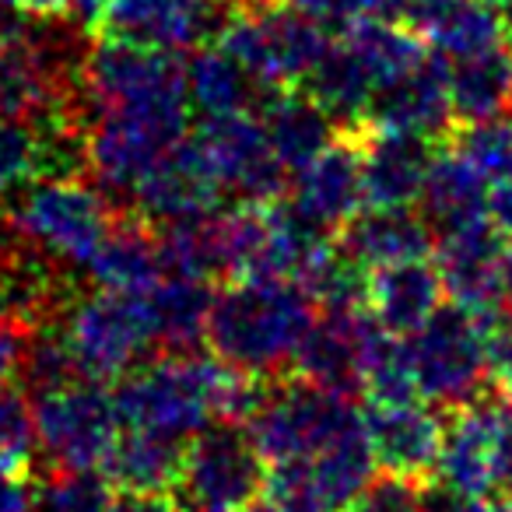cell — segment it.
Returning a JSON list of instances; mask_svg holds the SVG:
<instances>
[{
	"mask_svg": "<svg viewBox=\"0 0 512 512\" xmlns=\"http://www.w3.org/2000/svg\"><path fill=\"white\" fill-rule=\"evenodd\" d=\"M453 141L484 176L495 179L512 176V116H498L488 123H470V127H456Z\"/></svg>",
	"mask_w": 512,
	"mask_h": 512,
	"instance_id": "obj_37",
	"label": "cell"
},
{
	"mask_svg": "<svg viewBox=\"0 0 512 512\" xmlns=\"http://www.w3.org/2000/svg\"><path fill=\"white\" fill-rule=\"evenodd\" d=\"M256 116H260L267 137H271V148L278 151L281 165L288 172H299L316 155H323L341 134L327 109L302 85L271 88L264 102L256 106Z\"/></svg>",
	"mask_w": 512,
	"mask_h": 512,
	"instance_id": "obj_22",
	"label": "cell"
},
{
	"mask_svg": "<svg viewBox=\"0 0 512 512\" xmlns=\"http://www.w3.org/2000/svg\"><path fill=\"white\" fill-rule=\"evenodd\" d=\"M362 393L372 404H400V400L418 397L411 355H407V344H400V337L379 330V337L369 348V358H365Z\"/></svg>",
	"mask_w": 512,
	"mask_h": 512,
	"instance_id": "obj_35",
	"label": "cell"
},
{
	"mask_svg": "<svg viewBox=\"0 0 512 512\" xmlns=\"http://www.w3.org/2000/svg\"><path fill=\"white\" fill-rule=\"evenodd\" d=\"M435 253H439L435 267L442 274V288L453 299V306L484 316V320L491 313H498V306L505 299V256H509V246H505V235L498 232L488 214L442 232Z\"/></svg>",
	"mask_w": 512,
	"mask_h": 512,
	"instance_id": "obj_14",
	"label": "cell"
},
{
	"mask_svg": "<svg viewBox=\"0 0 512 512\" xmlns=\"http://www.w3.org/2000/svg\"><path fill=\"white\" fill-rule=\"evenodd\" d=\"M214 358H197L193 351H169L162 358L137 365L116 383V411L123 428L158 432L172 439H193L214 425Z\"/></svg>",
	"mask_w": 512,
	"mask_h": 512,
	"instance_id": "obj_2",
	"label": "cell"
},
{
	"mask_svg": "<svg viewBox=\"0 0 512 512\" xmlns=\"http://www.w3.org/2000/svg\"><path fill=\"white\" fill-rule=\"evenodd\" d=\"M288 204L330 235H337L348 221H355L365 204L362 141H358V134H337V141L323 155L302 165L295 172Z\"/></svg>",
	"mask_w": 512,
	"mask_h": 512,
	"instance_id": "obj_17",
	"label": "cell"
},
{
	"mask_svg": "<svg viewBox=\"0 0 512 512\" xmlns=\"http://www.w3.org/2000/svg\"><path fill=\"white\" fill-rule=\"evenodd\" d=\"M306 88L316 102L330 113V120L337 123L341 134H355L365 130L369 120V106H372V88L369 74L358 67V60L351 57L348 46H330L327 57L316 64V71L306 78Z\"/></svg>",
	"mask_w": 512,
	"mask_h": 512,
	"instance_id": "obj_31",
	"label": "cell"
},
{
	"mask_svg": "<svg viewBox=\"0 0 512 512\" xmlns=\"http://www.w3.org/2000/svg\"><path fill=\"white\" fill-rule=\"evenodd\" d=\"M214 46H221L264 88H292L306 85L334 43L323 25L295 11L288 0H267L256 8L235 4Z\"/></svg>",
	"mask_w": 512,
	"mask_h": 512,
	"instance_id": "obj_3",
	"label": "cell"
},
{
	"mask_svg": "<svg viewBox=\"0 0 512 512\" xmlns=\"http://www.w3.org/2000/svg\"><path fill=\"white\" fill-rule=\"evenodd\" d=\"M64 334L78 358L81 376L95 383H113V379L120 383L158 348V327L148 292L102 288L78 302Z\"/></svg>",
	"mask_w": 512,
	"mask_h": 512,
	"instance_id": "obj_6",
	"label": "cell"
},
{
	"mask_svg": "<svg viewBox=\"0 0 512 512\" xmlns=\"http://www.w3.org/2000/svg\"><path fill=\"white\" fill-rule=\"evenodd\" d=\"M221 197H225V183L214 172L207 151L200 148L197 137L193 141L183 137L144 172V179L130 193V204L151 225H165V221L221 211Z\"/></svg>",
	"mask_w": 512,
	"mask_h": 512,
	"instance_id": "obj_15",
	"label": "cell"
},
{
	"mask_svg": "<svg viewBox=\"0 0 512 512\" xmlns=\"http://www.w3.org/2000/svg\"><path fill=\"white\" fill-rule=\"evenodd\" d=\"M186 442L190 439L127 428L109 449L102 477L116 491H130V495H172L183 481Z\"/></svg>",
	"mask_w": 512,
	"mask_h": 512,
	"instance_id": "obj_26",
	"label": "cell"
},
{
	"mask_svg": "<svg viewBox=\"0 0 512 512\" xmlns=\"http://www.w3.org/2000/svg\"><path fill=\"white\" fill-rule=\"evenodd\" d=\"M418 397L442 407H460L484 393V316L446 306L407 341Z\"/></svg>",
	"mask_w": 512,
	"mask_h": 512,
	"instance_id": "obj_10",
	"label": "cell"
},
{
	"mask_svg": "<svg viewBox=\"0 0 512 512\" xmlns=\"http://www.w3.org/2000/svg\"><path fill=\"white\" fill-rule=\"evenodd\" d=\"M36 512H116V488L102 470H57L36 491Z\"/></svg>",
	"mask_w": 512,
	"mask_h": 512,
	"instance_id": "obj_36",
	"label": "cell"
},
{
	"mask_svg": "<svg viewBox=\"0 0 512 512\" xmlns=\"http://www.w3.org/2000/svg\"><path fill=\"white\" fill-rule=\"evenodd\" d=\"M264 463L246 425L214 421L186 442L179 495L207 512H256L267 481Z\"/></svg>",
	"mask_w": 512,
	"mask_h": 512,
	"instance_id": "obj_8",
	"label": "cell"
},
{
	"mask_svg": "<svg viewBox=\"0 0 512 512\" xmlns=\"http://www.w3.org/2000/svg\"><path fill=\"white\" fill-rule=\"evenodd\" d=\"M512 460V404L505 393H477L453 407L442 432L435 477L463 498H488L502 488Z\"/></svg>",
	"mask_w": 512,
	"mask_h": 512,
	"instance_id": "obj_7",
	"label": "cell"
},
{
	"mask_svg": "<svg viewBox=\"0 0 512 512\" xmlns=\"http://www.w3.org/2000/svg\"><path fill=\"white\" fill-rule=\"evenodd\" d=\"M365 15L386 18V22H407L411 18L414 0H362Z\"/></svg>",
	"mask_w": 512,
	"mask_h": 512,
	"instance_id": "obj_45",
	"label": "cell"
},
{
	"mask_svg": "<svg viewBox=\"0 0 512 512\" xmlns=\"http://www.w3.org/2000/svg\"><path fill=\"white\" fill-rule=\"evenodd\" d=\"M344 46L358 60V67L369 74L376 92L400 81L404 74H411L414 67H421L432 57L428 43L414 29H407L404 22H386V18L372 15H362L344 32Z\"/></svg>",
	"mask_w": 512,
	"mask_h": 512,
	"instance_id": "obj_29",
	"label": "cell"
},
{
	"mask_svg": "<svg viewBox=\"0 0 512 512\" xmlns=\"http://www.w3.org/2000/svg\"><path fill=\"white\" fill-rule=\"evenodd\" d=\"M36 435L57 470H102L120 439L116 397L95 379H78L36 397Z\"/></svg>",
	"mask_w": 512,
	"mask_h": 512,
	"instance_id": "obj_9",
	"label": "cell"
},
{
	"mask_svg": "<svg viewBox=\"0 0 512 512\" xmlns=\"http://www.w3.org/2000/svg\"><path fill=\"white\" fill-rule=\"evenodd\" d=\"M183 512H207V509H197V505H186Z\"/></svg>",
	"mask_w": 512,
	"mask_h": 512,
	"instance_id": "obj_51",
	"label": "cell"
},
{
	"mask_svg": "<svg viewBox=\"0 0 512 512\" xmlns=\"http://www.w3.org/2000/svg\"><path fill=\"white\" fill-rule=\"evenodd\" d=\"M481 4H488V8L498 11V15L512 18V0H481Z\"/></svg>",
	"mask_w": 512,
	"mask_h": 512,
	"instance_id": "obj_47",
	"label": "cell"
},
{
	"mask_svg": "<svg viewBox=\"0 0 512 512\" xmlns=\"http://www.w3.org/2000/svg\"><path fill=\"white\" fill-rule=\"evenodd\" d=\"M365 130H390V134H418L432 137V141H446V134H453L449 67L432 53L411 74L379 88L372 95Z\"/></svg>",
	"mask_w": 512,
	"mask_h": 512,
	"instance_id": "obj_19",
	"label": "cell"
},
{
	"mask_svg": "<svg viewBox=\"0 0 512 512\" xmlns=\"http://www.w3.org/2000/svg\"><path fill=\"white\" fill-rule=\"evenodd\" d=\"M88 271H92L99 288L151 292L165 278L162 249H158V225H151L137 211H123L113 221L106 239H102L99 253L92 256Z\"/></svg>",
	"mask_w": 512,
	"mask_h": 512,
	"instance_id": "obj_25",
	"label": "cell"
},
{
	"mask_svg": "<svg viewBox=\"0 0 512 512\" xmlns=\"http://www.w3.org/2000/svg\"><path fill=\"white\" fill-rule=\"evenodd\" d=\"M36 411L11 386L0 390V481H29L36 463Z\"/></svg>",
	"mask_w": 512,
	"mask_h": 512,
	"instance_id": "obj_34",
	"label": "cell"
},
{
	"mask_svg": "<svg viewBox=\"0 0 512 512\" xmlns=\"http://www.w3.org/2000/svg\"><path fill=\"white\" fill-rule=\"evenodd\" d=\"M15 221L36 246H43L57 260L88 267L113 228L116 214L106 193L88 186L81 176H57L32 186Z\"/></svg>",
	"mask_w": 512,
	"mask_h": 512,
	"instance_id": "obj_11",
	"label": "cell"
},
{
	"mask_svg": "<svg viewBox=\"0 0 512 512\" xmlns=\"http://www.w3.org/2000/svg\"><path fill=\"white\" fill-rule=\"evenodd\" d=\"M186 92H190V106L207 120V116L256 113L271 88L260 85L221 46H200L186 60Z\"/></svg>",
	"mask_w": 512,
	"mask_h": 512,
	"instance_id": "obj_28",
	"label": "cell"
},
{
	"mask_svg": "<svg viewBox=\"0 0 512 512\" xmlns=\"http://www.w3.org/2000/svg\"><path fill=\"white\" fill-rule=\"evenodd\" d=\"M288 4L327 32H348L365 15L362 0H288Z\"/></svg>",
	"mask_w": 512,
	"mask_h": 512,
	"instance_id": "obj_41",
	"label": "cell"
},
{
	"mask_svg": "<svg viewBox=\"0 0 512 512\" xmlns=\"http://www.w3.org/2000/svg\"><path fill=\"white\" fill-rule=\"evenodd\" d=\"M379 323L369 309L358 313H320L309 334L302 337L292 358V376L316 383L334 393H362V372L372 341L379 337Z\"/></svg>",
	"mask_w": 512,
	"mask_h": 512,
	"instance_id": "obj_16",
	"label": "cell"
},
{
	"mask_svg": "<svg viewBox=\"0 0 512 512\" xmlns=\"http://www.w3.org/2000/svg\"><path fill=\"white\" fill-rule=\"evenodd\" d=\"M232 0H109L95 36L162 53H193L225 25Z\"/></svg>",
	"mask_w": 512,
	"mask_h": 512,
	"instance_id": "obj_12",
	"label": "cell"
},
{
	"mask_svg": "<svg viewBox=\"0 0 512 512\" xmlns=\"http://www.w3.org/2000/svg\"><path fill=\"white\" fill-rule=\"evenodd\" d=\"M442 274L428 260L379 267L369 281V313L393 337H411L442 309Z\"/></svg>",
	"mask_w": 512,
	"mask_h": 512,
	"instance_id": "obj_24",
	"label": "cell"
},
{
	"mask_svg": "<svg viewBox=\"0 0 512 512\" xmlns=\"http://www.w3.org/2000/svg\"><path fill=\"white\" fill-rule=\"evenodd\" d=\"M32 330H36L32 323L0 313V390H4L11 379H18V369H22V358H25V348H29Z\"/></svg>",
	"mask_w": 512,
	"mask_h": 512,
	"instance_id": "obj_40",
	"label": "cell"
},
{
	"mask_svg": "<svg viewBox=\"0 0 512 512\" xmlns=\"http://www.w3.org/2000/svg\"><path fill=\"white\" fill-rule=\"evenodd\" d=\"M148 299L158 327V348L193 351L200 341H207V320L214 306L211 281L162 278L148 292Z\"/></svg>",
	"mask_w": 512,
	"mask_h": 512,
	"instance_id": "obj_32",
	"label": "cell"
},
{
	"mask_svg": "<svg viewBox=\"0 0 512 512\" xmlns=\"http://www.w3.org/2000/svg\"><path fill=\"white\" fill-rule=\"evenodd\" d=\"M337 242L369 271L407 260H428L435 228L411 207H369L337 232Z\"/></svg>",
	"mask_w": 512,
	"mask_h": 512,
	"instance_id": "obj_23",
	"label": "cell"
},
{
	"mask_svg": "<svg viewBox=\"0 0 512 512\" xmlns=\"http://www.w3.org/2000/svg\"><path fill=\"white\" fill-rule=\"evenodd\" d=\"M488 218L495 221V228L512 239V176L495 179L488 193Z\"/></svg>",
	"mask_w": 512,
	"mask_h": 512,
	"instance_id": "obj_42",
	"label": "cell"
},
{
	"mask_svg": "<svg viewBox=\"0 0 512 512\" xmlns=\"http://www.w3.org/2000/svg\"><path fill=\"white\" fill-rule=\"evenodd\" d=\"M369 281V267L358 264L355 256L334 239V246L306 274L302 288L309 292L320 313H358V309H369Z\"/></svg>",
	"mask_w": 512,
	"mask_h": 512,
	"instance_id": "obj_33",
	"label": "cell"
},
{
	"mask_svg": "<svg viewBox=\"0 0 512 512\" xmlns=\"http://www.w3.org/2000/svg\"><path fill=\"white\" fill-rule=\"evenodd\" d=\"M512 102V67L509 50L491 57L456 60L449 67V106H453V130L470 123H488L509 109Z\"/></svg>",
	"mask_w": 512,
	"mask_h": 512,
	"instance_id": "obj_30",
	"label": "cell"
},
{
	"mask_svg": "<svg viewBox=\"0 0 512 512\" xmlns=\"http://www.w3.org/2000/svg\"><path fill=\"white\" fill-rule=\"evenodd\" d=\"M116 512H183L172 495H130L120 491L116 495Z\"/></svg>",
	"mask_w": 512,
	"mask_h": 512,
	"instance_id": "obj_43",
	"label": "cell"
},
{
	"mask_svg": "<svg viewBox=\"0 0 512 512\" xmlns=\"http://www.w3.org/2000/svg\"><path fill=\"white\" fill-rule=\"evenodd\" d=\"M505 299L512 302V249H509V256H505Z\"/></svg>",
	"mask_w": 512,
	"mask_h": 512,
	"instance_id": "obj_48",
	"label": "cell"
},
{
	"mask_svg": "<svg viewBox=\"0 0 512 512\" xmlns=\"http://www.w3.org/2000/svg\"><path fill=\"white\" fill-rule=\"evenodd\" d=\"M502 491H505V502H512V460H509V467H505V474H502Z\"/></svg>",
	"mask_w": 512,
	"mask_h": 512,
	"instance_id": "obj_49",
	"label": "cell"
},
{
	"mask_svg": "<svg viewBox=\"0 0 512 512\" xmlns=\"http://www.w3.org/2000/svg\"><path fill=\"white\" fill-rule=\"evenodd\" d=\"M362 141V183L369 207H414L446 141L390 130H355Z\"/></svg>",
	"mask_w": 512,
	"mask_h": 512,
	"instance_id": "obj_18",
	"label": "cell"
},
{
	"mask_svg": "<svg viewBox=\"0 0 512 512\" xmlns=\"http://www.w3.org/2000/svg\"><path fill=\"white\" fill-rule=\"evenodd\" d=\"M407 25L425 39L428 50H439L453 64L512 50L509 18L481 0H428Z\"/></svg>",
	"mask_w": 512,
	"mask_h": 512,
	"instance_id": "obj_21",
	"label": "cell"
},
{
	"mask_svg": "<svg viewBox=\"0 0 512 512\" xmlns=\"http://www.w3.org/2000/svg\"><path fill=\"white\" fill-rule=\"evenodd\" d=\"M509 67H512V50H509Z\"/></svg>",
	"mask_w": 512,
	"mask_h": 512,
	"instance_id": "obj_52",
	"label": "cell"
},
{
	"mask_svg": "<svg viewBox=\"0 0 512 512\" xmlns=\"http://www.w3.org/2000/svg\"><path fill=\"white\" fill-rule=\"evenodd\" d=\"M358 428H362V411L348 393L323 390L299 376H278L264 407L249 418L246 432L267 463H285L323 453Z\"/></svg>",
	"mask_w": 512,
	"mask_h": 512,
	"instance_id": "obj_5",
	"label": "cell"
},
{
	"mask_svg": "<svg viewBox=\"0 0 512 512\" xmlns=\"http://www.w3.org/2000/svg\"><path fill=\"white\" fill-rule=\"evenodd\" d=\"M0 512H36V488L29 481H0Z\"/></svg>",
	"mask_w": 512,
	"mask_h": 512,
	"instance_id": "obj_44",
	"label": "cell"
},
{
	"mask_svg": "<svg viewBox=\"0 0 512 512\" xmlns=\"http://www.w3.org/2000/svg\"><path fill=\"white\" fill-rule=\"evenodd\" d=\"M85 102L92 113H141L186 120V64L179 53L102 39L85 60Z\"/></svg>",
	"mask_w": 512,
	"mask_h": 512,
	"instance_id": "obj_4",
	"label": "cell"
},
{
	"mask_svg": "<svg viewBox=\"0 0 512 512\" xmlns=\"http://www.w3.org/2000/svg\"><path fill=\"white\" fill-rule=\"evenodd\" d=\"M197 141L239 204H274L288 193V169L256 113L207 116Z\"/></svg>",
	"mask_w": 512,
	"mask_h": 512,
	"instance_id": "obj_13",
	"label": "cell"
},
{
	"mask_svg": "<svg viewBox=\"0 0 512 512\" xmlns=\"http://www.w3.org/2000/svg\"><path fill=\"white\" fill-rule=\"evenodd\" d=\"M460 512H512V502H488V498H470Z\"/></svg>",
	"mask_w": 512,
	"mask_h": 512,
	"instance_id": "obj_46",
	"label": "cell"
},
{
	"mask_svg": "<svg viewBox=\"0 0 512 512\" xmlns=\"http://www.w3.org/2000/svg\"><path fill=\"white\" fill-rule=\"evenodd\" d=\"M421 4H428V0H414V8H411V15H414V11H418V8H421ZM407 22H411V18H407Z\"/></svg>",
	"mask_w": 512,
	"mask_h": 512,
	"instance_id": "obj_50",
	"label": "cell"
},
{
	"mask_svg": "<svg viewBox=\"0 0 512 512\" xmlns=\"http://www.w3.org/2000/svg\"><path fill=\"white\" fill-rule=\"evenodd\" d=\"M362 421L372 456L383 470L421 477V481L428 477V470H435L446 425L428 407L414 404V400H400V404H372L369 400Z\"/></svg>",
	"mask_w": 512,
	"mask_h": 512,
	"instance_id": "obj_20",
	"label": "cell"
},
{
	"mask_svg": "<svg viewBox=\"0 0 512 512\" xmlns=\"http://www.w3.org/2000/svg\"><path fill=\"white\" fill-rule=\"evenodd\" d=\"M484 365L498 393H512V309H498L484 320Z\"/></svg>",
	"mask_w": 512,
	"mask_h": 512,
	"instance_id": "obj_39",
	"label": "cell"
},
{
	"mask_svg": "<svg viewBox=\"0 0 512 512\" xmlns=\"http://www.w3.org/2000/svg\"><path fill=\"white\" fill-rule=\"evenodd\" d=\"M351 512H425V481L383 470L365 484Z\"/></svg>",
	"mask_w": 512,
	"mask_h": 512,
	"instance_id": "obj_38",
	"label": "cell"
},
{
	"mask_svg": "<svg viewBox=\"0 0 512 512\" xmlns=\"http://www.w3.org/2000/svg\"><path fill=\"white\" fill-rule=\"evenodd\" d=\"M491 179L456 144H442L421 190V211L435 232H449L488 214Z\"/></svg>",
	"mask_w": 512,
	"mask_h": 512,
	"instance_id": "obj_27",
	"label": "cell"
},
{
	"mask_svg": "<svg viewBox=\"0 0 512 512\" xmlns=\"http://www.w3.org/2000/svg\"><path fill=\"white\" fill-rule=\"evenodd\" d=\"M316 323V302L292 281H228L214 292L207 344L214 358L260 376L292 369L302 337Z\"/></svg>",
	"mask_w": 512,
	"mask_h": 512,
	"instance_id": "obj_1",
	"label": "cell"
}]
</instances>
